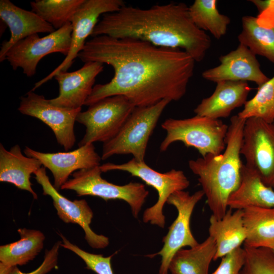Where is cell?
<instances>
[{
	"mask_svg": "<svg viewBox=\"0 0 274 274\" xmlns=\"http://www.w3.org/2000/svg\"><path fill=\"white\" fill-rule=\"evenodd\" d=\"M246 164L274 188V124L257 118L245 121L241 150Z\"/></svg>",
	"mask_w": 274,
	"mask_h": 274,
	"instance_id": "8fae6325",
	"label": "cell"
},
{
	"mask_svg": "<svg viewBox=\"0 0 274 274\" xmlns=\"http://www.w3.org/2000/svg\"><path fill=\"white\" fill-rule=\"evenodd\" d=\"M271 250H272V251H273V253H274V248H273V249H271Z\"/></svg>",
	"mask_w": 274,
	"mask_h": 274,
	"instance_id": "e575fe53",
	"label": "cell"
},
{
	"mask_svg": "<svg viewBox=\"0 0 274 274\" xmlns=\"http://www.w3.org/2000/svg\"><path fill=\"white\" fill-rule=\"evenodd\" d=\"M227 206L235 210L254 207L273 208L274 190L263 183L255 170L243 163L239 184L229 196Z\"/></svg>",
	"mask_w": 274,
	"mask_h": 274,
	"instance_id": "ffe728a7",
	"label": "cell"
},
{
	"mask_svg": "<svg viewBox=\"0 0 274 274\" xmlns=\"http://www.w3.org/2000/svg\"><path fill=\"white\" fill-rule=\"evenodd\" d=\"M103 70L104 64L89 61L74 72H57L54 78L58 84L59 94L49 101L64 108H82L92 91L96 77Z\"/></svg>",
	"mask_w": 274,
	"mask_h": 274,
	"instance_id": "e0dca14e",
	"label": "cell"
},
{
	"mask_svg": "<svg viewBox=\"0 0 274 274\" xmlns=\"http://www.w3.org/2000/svg\"><path fill=\"white\" fill-rule=\"evenodd\" d=\"M273 124H274V122H273Z\"/></svg>",
	"mask_w": 274,
	"mask_h": 274,
	"instance_id": "d590c367",
	"label": "cell"
},
{
	"mask_svg": "<svg viewBox=\"0 0 274 274\" xmlns=\"http://www.w3.org/2000/svg\"><path fill=\"white\" fill-rule=\"evenodd\" d=\"M60 236L62 238L61 246L80 257L85 263L86 268L92 270L96 274H114L111 259L115 253L108 257H104L101 254L90 253L71 243L62 234H60Z\"/></svg>",
	"mask_w": 274,
	"mask_h": 274,
	"instance_id": "4dcf8cb0",
	"label": "cell"
},
{
	"mask_svg": "<svg viewBox=\"0 0 274 274\" xmlns=\"http://www.w3.org/2000/svg\"><path fill=\"white\" fill-rule=\"evenodd\" d=\"M126 97L116 95L102 99L80 112L76 121L86 127L85 133L78 147L105 143L112 139L135 108Z\"/></svg>",
	"mask_w": 274,
	"mask_h": 274,
	"instance_id": "ba28073f",
	"label": "cell"
},
{
	"mask_svg": "<svg viewBox=\"0 0 274 274\" xmlns=\"http://www.w3.org/2000/svg\"><path fill=\"white\" fill-rule=\"evenodd\" d=\"M204 196L202 190L192 194L182 190L174 192L168 197L166 203L176 208L177 217L162 238V249L157 253L146 256L150 258L161 256L159 274H168L170 261L179 250L185 247H193L198 244L192 233L190 220L196 204Z\"/></svg>",
	"mask_w": 274,
	"mask_h": 274,
	"instance_id": "9c48e42d",
	"label": "cell"
},
{
	"mask_svg": "<svg viewBox=\"0 0 274 274\" xmlns=\"http://www.w3.org/2000/svg\"><path fill=\"white\" fill-rule=\"evenodd\" d=\"M161 127L166 131L160 146L162 152L176 142L194 148L202 157L220 154L226 147L228 125L220 119L197 115L184 119L169 118L162 123Z\"/></svg>",
	"mask_w": 274,
	"mask_h": 274,
	"instance_id": "277c9868",
	"label": "cell"
},
{
	"mask_svg": "<svg viewBox=\"0 0 274 274\" xmlns=\"http://www.w3.org/2000/svg\"><path fill=\"white\" fill-rule=\"evenodd\" d=\"M33 91L30 90L25 96L20 97L18 110L48 125L53 131L58 144L68 151L76 141L74 124L82 108L71 109L55 106L43 95Z\"/></svg>",
	"mask_w": 274,
	"mask_h": 274,
	"instance_id": "4fadbf2b",
	"label": "cell"
},
{
	"mask_svg": "<svg viewBox=\"0 0 274 274\" xmlns=\"http://www.w3.org/2000/svg\"><path fill=\"white\" fill-rule=\"evenodd\" d=\"M78 57L84 63L109 64L114 71L109 82L94 85L86 106L116 95L126 97L135 107L150 106L163 99L178 101L186 92L195 63L179 49L105 35L87 41Z\"/></svg>",
	"mask_w": 274,
	"mask_h": 274,
	"instance_id": "6da1fadb",
	"label": "cell"
},
{
	"mask_svg": "<svg viewBox=\"0 0 274 274\" xmlns=\"http://www.w3.org/2000/svg\"><path fill=\"white\" fill-rule=\"evenodd\" d=\"M229 209L220 219L211 215L209 228V236L215 241L216 253L214 260H217L237 248L245 241L247 234L243 221V210L232 212Z\"/></svg>",
	"mask_w": 274,
	"mask_h": 274,
	"instance_id": "7402d4cb",
	"label": "cell"
},
{
	"mask_svg": "<svg viewBox=\"0 0 274 274\" xmlns=\"http://www.w3.org/2000/svg\"><path fill=\"white\" fill-rule=\"evenodd\" d=\"M219 60V65L202 72L203 78L216 83L224 81H251L258 86L269 79L261 71L256 55L243 44L221 55Z\"/></svg>",
	"mask_w": 274,
	"mask_h": 274,
	"instance_id": "2e32d148",
	"label": "cell"
},
{
	"mask_svg": "<svg viewBox=\"0 0 274 274\" xmlns=\"http://www.w3.org/2000/svg\"><path fill=\"white\" fill-rule=\"evenodd\" d=\"M244 248L246 259L240 274H274V253L271 249Z\"/></svg>",
	"mask_w": 274,
	"mask_h": 274,
	"instance_id": "f546056e",
	"label": "cell"
},
{
	"mask_svg": "<svg viewBox=\"0 0 274 274\" xmlns=\"http://www.w3.org/2000/svg\"><path fill=\"white\" fill-rule=\"evenodd\" d=\"M101 173L99 166L77 170L72 174L73 178L61 186V189L73 190L79 196H97L106 201L124 200L129 205L133 216L138 218L149 194L145 186L132 182L124 185H116L104 179Z\"/></svg>",
	"mask_w": 274,
	"mask_h": 274,
	"instance_id": "52a82bcc",
	"label": "cell"
},
{
	"mask_svg": "<svg viewBox=\"0 0 274 274\" xmlns=\"http://www.w3.org/2000/svg\"><path fill=\"white\" fill-rule=\"evenodd\" d=\"M216 253L215 241L209 236L193 247L179 250L170 261L169 271L171 274H209Z\"/></svg>",
	"mask_w": 274,
	"mask_h": 274,
	"instance_id": "cb8c5ba5",
	"label": "cell"
},
{
	"mask_svg": "<svg viewBox=\"0 0 274 274\" xmlns=\"http://www.w3.org/2000/svg\"><path fill=\"white\" fill-rule=\"evenodd\" d=\"M35 179L42 186L43 194L50 196L59 218L66 223L77 224L85 232V238L94 249H103L109 244V238L94 232L90 227L93 213L85 199L72 201L61 195L51 183L46 168L42 166L35 173Z\"/></svg>",
	"mask_w": 274,
	"mask_h": 274,
	"instance_id": "5bb4252c",
	"label": "cell"
},
{
	"mask_svg": "<svg viewBox=\"0 0 274 274\" xmlns=\"http://www.w3.org/2000/svg\"><path fill=\"white\" fill-rule=\"evenodd\" d=\"M246 120L237 115L231 117L226 147L221 154H209L188 161L190 169L198 177L212 215L217 219L225 215L228 199L240 183L243 165L241 150Z\"/></svg>",
	"mask_w": 274,
	"mask_h": 274,
	"instance_id": "3957f363",
	"label": "cell"
},
{
	"mask_svg": "<svg viewBox=\"0 0 274 274\" xmlns=\"http://www.w3.org/2000/svg\"><path fill=\"white\" fill-rule=\"evenodd\" d=\"M102 172L121 170L129 173L143 180L148 186L153 187L157 192V202L146 209L143 215L144 223H149L164 228L165 217L163 208L169 196L174 192L184 190L190 185V182L181 170L172 169L161 173L149 166L145 161H139L134 158L122 164L106 163L99 165Z\"/></svg>",
	"mask_w": 274,
	"mask_h": 274,
	"instance_id": "8992f818",
	"label": "cell"
},
{
	"mask_svg": "<svg viewBox=\"0 0 274 274\" xmlns=\"http://www.w3.org/2000/svg\"><path fill=\"white\" fill-rule=\"evenodd\" d=\"M24 152L27 156L38 159L43 166L51 172L53 186L58 191L76 170L99 166L101 159L93 144L79 147L72 151L57 153L41 152L25 146Z\"/></svg>",
	"mask_w": 274,
	"mask_h": 274,
	"instance_id": "9a60e30c",
	"label": "cell"
},
{
	"mask_svg": "<svg viewBox=\"0 0 274 274\" xmlns=\"http://www.w3.org/2000/svg\"><path fill=\"white\" fill-rule=\"evenodd\" d=\"M122 0H84L75 13L72 21V32L70 50L62 62L46 77L36 83L35 91L54 78L58 72L67 71L78 57L98 22L100 15L114 12L125 5Z\"/></svg>",
	"mask_w": 274,
	"mask_h": 274,
	"instance_id": "7c38bea8",
	"label": "cell"
},
{
	"mask_svg": "<svg viewBox=\"0 0 274 274\" xmlns=\"http://www.w3.org/2000/svg\"><path fill=\"white\" fill-rule=\"evenodd\" d=\"M250 2L257 8L260 15L271 13L274 17V0H252Z\"/></svg>",
	"mask_w": 274,
	"mask_h": 274,
	"instance_id": "836d02e7",
	"label": "cell"
},
{
	"mask_svg": "<svg viewBox=\"0 0 274 274\" xmlns=\"http://www.w3.org/2000/svg\"><path fill=\"white\" fill-rule=\"evenodd\" d=\"M246 255L244 248H237L221 258L219 265L212 274H240Z\"/></svg>",
	"mask_w": 274,
	"mask_h": 274,
	"instance_id": "1f68e13d",
	"label": "cell"
},
{
	"mask_svg": "<svg viewBox=\"0 0 274 274\" xmlns=\"http://www.w3.org/2000/svg\"><path fill=\"white\" fill-rule=\"evenodd\" d=\"M171 101L163 99L147 107H135L118 133L104 143L101 159L114 155L131 154L139 161H145L148 143L158 120Z\"/></svg>",
	"mask_w": 274,
	"mask_h": 274,
	"instance_id": "5b68a950",
	"label": "cell"
},
{
	"mask_svg": "<svg viewBox=\"0 0 274 274\" xmlns=\"http://www.w3.org/2000/svg\"><path fill=\"white\" fill-rule=\"evenodd\" d=\"M131 38L156 46L182 50L195 61L203 59L211 46L210 37L193 22L183 3L156 5L149 9L124 5L104 14L91 36Z\"/></svg>",
	"mask_w": 274,
	"mask_h": 274,
	"instance_id": "7a4b0ae2",
	"label": "cell"
},
{
	"mask_svg": "<svg viewBox=\"0 0 274 274\" xmlns=\"http://www.w3.org/2000/svg\"><path fill=\"white\" fill-rule=\"evenodd\" d=\"M250 90L246 82H219L213 94L202 99L194 112L214 119L227 118L235 109L245 105Z\"/></svg>",
	"mask_w": 274,
	"mask_h": 274,
	"instance_id": "d6986e66",
	"label": "cell"
},
{
	"mask_svg": "<svg viewBox=\"0 0 274 274\" xmlns=\"http://www.w3.org/2000/svg\"><path fill=\"white\" fill-rule=\"evenodd\" d=\"M61 241L54 244L52 248L45 252L44 260L35 270L24 273L20 270L17 266L11 268L9 274H46L57 266L58 251L61 246Z\"/></svg>",
	"mask_w": 274,
	"mask_h": 274,
	"instance_id": "d6a6232c",
	"label": "cell"
},
{
	"mask_svg": "<svg viewBox=\"0 0 274 274\" xmlns=\"http://www.w3.org/2000/svg\"><path fill=\"white\" fill-rule=\"evenodd\" d=\"M216 0H195L189 7L190 17L200 29L209 31L216 39L224 36L230 23V18L219 13Z\"/></svg>",
	"mask_w": 274,
	"mask_h": 274,
	"instance_id": "4316f807",
	"label": "cell"
},
{
	"mask_svg": "<svg viewBox=\"0 0 274 274\" xmlns=\"http://www.w3.org/2000/svg\"><path fill=\"white\" fill-rule=\"evenodd\" d=\"M0 18L11 32L9 39L2 43L1 62L5 60L8 51L20 41L36 33H50L55 30L31 10L22 9L9 0L0 1Z\"/></svg>",
	"mask_w": 274,
	"mask_h": 274,
	"instance_id": "ac0fdd59",
	"label": "cell"
},
{
	"mask_svg": "<svg viewBox=\"0 0 274 274\" xmlns=\"http://www.w3.org/2000/svg\"><path fill=\"white\" fill-rule=\"evenodd\" d=\"M20 239L0 247V261L7 267L23 265L33 260L44 246L45 235L39 230L19 228Z\"/></svg>",
	"mask_w": 274,
	"mask_h": 274,
	"instance_id": "d4e9b609",
	"label": "cell"
},
{
	"mask_svg": "<svg viewBox=\"0 0 274 274\" xmlns=\"http://www.w3.org/2000/svg\"><path fill=\"white\" fill-rule=\"evenodd\" d=\"M242 26L237 37L239 44L255 55L263 56L274 63V25H264L258 18L247 15L242 17Z\"/></svg>",
	"mask_w": 274,
	"mask_h": 274,
	"instance_id": "484cf974",
	"label": "cell"
},
{
	"mask_svg": "<svg viewBox=\"0 0 274 274\" xmlns=\"http://www.w3.org/2000/svg\"><path fill=\"white\" fill-rule=\"evenodd\" d=\"M84 0H36L30 3L31 11L55 30L71 23Z\"/></svg>",
	"mask_w": 274,
	"mask_h": 274,
	"instance_id": "83f0119b",
	"label": "cell"
},
{
	"mask_svg": "<svg viewBox=\"0 0 274 274\" xmlns=\"http://www.w3.org/2000/svg\"><path fill=\"white\" fill-rule=\"evenodd\" d=\"M237 115L244 120L257 118L268 123H273L274 76L258 86L256 93L246 102L244 109Z\"/></svg>",
	"mask_w": 274,
	"mask_h": 274,
	"instance_id": "f1b7e54d",
	"label": "cell"
},
{
	"mask_svg": "<svg viewBox=\"0 0 274 274\" xmlns=\"http://www.w3.org/2000/svg\"><path fill=\"white\" fill-rule=\"evenodd\" d=\"M72 25L68 23L43 37L30 36L15 44L7 53L5 60L13 70L21 68L27 77L33 76L37 65L45 56L60 53L66 56L70 50Z\"/></svg>",
	"mask_w": 274,
	"mask_h": 274,
	"instance_id": "30bf717a",
	"label": "cell"
},
{
	"mask_svg": "<svg viewBox=\"0 0 274 274\" xmlns=\"http://www.w3.org/2000/svg\"><path fill=\"white\" fill-rule=\"evenodd\" d=\"M246 230L244 247L274 248V207H249L243 210Z\"/></svg>",
	"mask_w": 274,
	"mask_h": 274,
	"instance_id": "603a6c76",
	"label": "cell"
},
{
	"mask_svg": "<svg viewBox=\"0 0 274 274\" xmlns=\"http://www.w3.org/2000/svg\"><path fill=\"white\" fill-rule=\"evenodd\" d=\"M42 165L38 159L24 156L19 145L7 150L1 143L0 181L13 184L19 189L28 191L35 199L38 196L32 188L30 178Z\"/></svg>",
	"mask_w": 274,
	"mask_h": 274,
	"instance_id": "44dd1931",
	"label": "cell"
}]
</instances>
